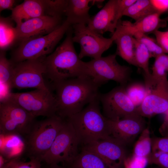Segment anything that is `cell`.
I'll return each instance as SVG.
<instances>
[{"label":"cell","instance_id":"cell-18","mask_svg":"<svg viewBox=\"0 0 168 168\" xmlns=\"http://www.w3.org/2000/svg\"><path fill=\"white\" fill-rule=\"evenodd\" d=\"M161 15L154 13L132 23L127 20L119 21L114 32L112 37L127 33L132 36L137 34L153 33L160 27H164L166 21L160 18Z\"/></svg>","mask_w":168,"mask_h":168},{"label":"cell","instance_id":"cell-27","mask_svg":"<svg viewBox=\"0 0 168 168\" xmlns=\"http://www.w3.org/2000/svg\"><path fill=\"white\" fill-rule=\"evenodd\" d=\"M152 142L149 128H146L140 134L135 145L133 156L147 159L152 152Z\"/></svg>","mask_w":168,"mask_h":168},{"label":"cell","instance_id":"cell-36","mask_svg":"<svg viewBox=\"0 0 168 168\" xmlns=\"http://www.w3.org/2000/svg\"><path fill=\"white\" fill-rule=\"evenodd\" d=\"M152 33L155 36L156 41L165 53L168 54V31H162L157 30Z\"/></svg>","mask_w":168,"mask_h":168},{"label":"cell","instance_id":"cell-20","mask_svg":"<svg viewBox=\"0 0 168 168\" xmlns=\"http://www.w3.org/2000/svg\"><path fill=\"white\" fill-rule=\"evenodd\" d=\"M91 0H68L64 15L66 20L72 25L77 24L86 25L91 18L89 11Z\"/></svg>","mask_w":168,"mask_h":168},{"label":"cell","instance_id":"cell-23","mask_svg":"<svg viewBox=\"0 0 168 168\" xmlns=\"http://www.w3.org/2000/svg\"><path fill=\"white\" fill-rule=\"evenodd\" d=\"M12 21L11 18L0 17V51L5 52L17 41L16 26H14Z\"/></svg>","mask_w":168,"mask_h":168},{"label":"cell","instance_id":"cell-30","mask_svg":"<svg viewBox=\"0 0 168 168\" xmlns=\"http://www.w3.org/2000/svg\"><path fill=\"white\" fill-rule=\"evenodd\" d=\"M68 0H42L44 15L61 18L64 14Z\"/></svg>","mask_w":168,"mask_h":168},{"label":"cell","instance_id":"cell-24","mask_svg":"<svg viewBox=\"0 0 168 168\" xmlns=\"http://www.w3.org/2000/svg\"><path fill=\"white\" fill-rule=\"evenodd\" d=\"M152 69L151 79L146 84L147 86L168 81V55L164 54L156 57Z\"/></svg>","mask_w":168,"mask_h":168},{"label":"cell","instance_id":"cell-15","mask_svg":"<svg viewBox=\"0 0 168 168\" xmlns=\"http://www.w3.org/2000/svg\"><path fill=\"white\" fill-rule=\"evenodd\" d=\"M61 18L43 15L27 20L16 26L20 43L48 34L62 24Z\"/></svg>","mask_w":168,"mask_h":168},{"label":"cell","instance_id":"cell-4","mask_svg":"<svg viewBox=\"0 0 168 168\" xmlns=\"http://www.w3.org/2000/svg\"><path fill=\"white\" fill-rule=\"evenodd\" d=\"M71 25L66 20L57 29L47 35L21 42L10 59L15 64L46 57L53 50Z\"/></svg>","mask_w":168,"mask_h":168},{"label":"cell","instance_id":"cell-33","mask_svg":"<svg viewBox=\"0 0 168 168\" xmlns=\"http://www.w3.org/2000/svg\"><path fill=\"white\" fill-rule=\"evenodd\" d=\"M147 160L149 164H156L161 168H168V153L152 152Z\"/></svg>","mask_w":168,"mask_h":168},{"label":"cell","instance_id":"cell-34","mask_svg":"<svg viewBox=\"0 0 168 168\" xmlns=\"http://www.w3.org/2000/svg\"><path fill=\"white\" fill-rule=\"evenodd\" d=\"M148 163L147 158L132 156L127 157L124 161V168H144Z\"/></svg>","mask_w":168,"mask_h":168},{"label":"cell","instance_id":"cell-40","mask_svg":"<svg viewBox=\"0 0 168 168\" xmlns=\"http://www.w3.org/2000/svg\"><path fill=\"white\" fill-rule=\"evenodd\" d=\"M165 114L164 120L159 128V131L164 137H168V112Z\"/></svg>","mask_w":168,"mask_h":168},{"label":"cell","instance_id":"cell-17","mask_svg":"<svg viewBox=\"0 0 168 168\" xmlns=\"http://www.w3.org/2000/svg\"><path fill=\"white\" fill-rule=\"evenodd\" d=\"M117 0H110L96 14L91 17L87 26L102 35L109 32L113 34L119 21Z\"/></svg>","mask_w":168,"mask_h":168},{"label":"cell","instance_id":"cell-39","mask_svg":"<svg viewBox=\"0 0 168 168\" xmlns=\"http://www.w3.org/2000/svg\"><path fill=\"white\" fill-rule=\"evenodd\" d=\"M16 2L14 0H0V11L8 9L12 10Z\"/></svg>","mask_w":168,"mask_h":168},{"label":"cell","instance_id":"cell-22","mask_svg":"<svg viewBox=\"0 0 168 168\" xmlns=\"http://www.w3.org/2000/svg\"><path fill=\"white\" fill-rule=\"evenodd\" d=\"M111 38L117 45L116 54L129 64L136 67L133 36L128 34L123 33Z\"/></svg>","mask_w":168,"mask_h":168},{"label":"cell","instance_id":"cell-12","mask_svg":"<svg viewBox=\"0 0 168 168\" xmlns=\"http://www.w3.org/2000/svg\"><path fill=\"white\" fill-rule=\"evenodd\" d=\"M73 42L79 44L80 51L78 56L80 59L89 57L96 59L101 57L103 53L111 46L113 40L104 37L90 29L87 25L77 24L72 25Z\"/></svg>","mask_w":168,"mask_h":168},{"label":"cell","instance_id":"cell-14","mask_svg":"<svg viewBox=\"0 0 168 168\" xmlns=\"http://www.w3.org/2000/svg\"><path fill=\"white\" fill-rule=\"evenodd\" d=\"M125 146L111 137L83 146L82 148L95 153L114 168H124V161L127 157Z\"/></svg>","mask_w":168,"mask_h":168},{"label":"cell","instance_id":"cell-5","mask_svg":"<svg viewBox=\"0 0 168 168\" xmlns=\"http://www.w3.org/2000/svg\"><path fill=\"white\" fill-rule=\"evenodd\" d=\"M57 114L34 122L27 134V150L30 157H42L51 147L66 120Z\"/></svg>","mask_w":168,"mask_h":168},{"label":"cell","instance_id":"cell-19","mask_svg":"<svg viewBox=\"0 0 168 168\" xmlns=\"http://www.w3.org/2000/svg\"><path fill=\"white\" fill-rule=\"evenodd\" d=\"M11 18L17 26L30 19L44 15L42 0H25L14 7Z\"/></svg>","mask_w":168,"mask_h":168},{"label":"cell","instance_id":"cell-21","mask_svg":"<svg viewBox=\"0 0 168 168\" xmlns=\"http://www.w3.org/2000/svg\"><path fill=\"white\" fill-rule=\"evenodd\" d=\"M63 166L66 168H114L95 153L82 148L72 161Z\"/></svg>","mask_w":168,"mask_h":168},{"label":"cell","instance_id":"cell-1","mask_svg":"<svg viewBox=\"0 0 168 168\" xmlns=\"http://www.w3.org/2000/svg\"><path fill=\"white\" fill-rule=\"evenodd\" d=\"M49 86L55 92L56 114L64 119L81 111L100 93V86L86 75L52 83Z\"/></svg>","mask_w":168,"mask_h":168},{"label":"cell","instance_id":"cell-41","mask_svg":"<svg viewBox=\"0 0 168 168\" xmlns=\"http://www.w3.org/2000/svg\"><path fill=\"white\" fill-rule=\"evenodd\" d=\"M105 1L103 0H91V4L92 5H95L99 7H101Z\"/></svg>","mask_w":168,"mask_h":168},{"label":"cell","instance_id":"cell-43","mask_svg":"<svg viewBox=\"0 0 168 168\" xmlns=\"http://www.w3.org/2000/svg\"><path fill=\"white\" fill-rule=\"evenodd\" d=\"M164 20H165V21H168V16L166 17V18L165 19H163Z\"/></svg>","mask_w":168,"mask_h":168},{"label":"cell","instance_id":"cell-38","mask_svg":"<svg viewBox=\"0 0 168 168\" xmlns=\"http://www.w3.org/2000/svg\"><path fill=\"white\" fill-rule=\"evenodd\" d=\"M118 12L119 20L123 16L125 11L136 0H117Z\"/></svg>","mask_w":168,"mask_h":168},{"label":"cell","instance_id":"cell-13","mask_svg":"<svg viewBox=\"0 0 168 168\" xmlns=\"http://www.w3.org/2000/svg\"><path fill=\"white\" fill-rule=\"evenodd\" d=\"M146 96L137 108L138 114L143 117L151 118L168 112V81L146 88Z\"/></svg>","mask_w":168,"mask_h":168},{"label":"cell","instance_id":"cell-2","mask_svg":"<svg viewBox=\"0 0 168 168\" xmlns=\"http://www.w3.org/2000/svg\"><path fill=\"white\" fill-rule=\"evenodd\" d=\"M71 27L66 37L53 53L44 59L45 76L51 83L86 75L85 62L75 50Z\"/></svg>","mask_w":168,"mask_h":168},{"label":"cell","instance_id":"cell-32","mask_svg":"<svg viewBox=\"0 0 168 168\" xmlns=\"http://www.w3.org/2000/svg\"><path fill=\"white\" fill-rule=\"evenodd\" d=\"M41 160L39 158L30 157L27 161H23L16 158L9 160L2 168H41Z\"/></svg>","mask_w":168,"mask_h":168},{"label":"cell","instance_id":"cell-42","mask_svg":"<svg viewBox=\"0 0 168 168\" xmlns=\"http://www.w3.org/2000/svg\"><path fill=\"white\" fill-rule=\"evenodd\" d=\"M49 166L48 168H66L64 166H61L58 164H52L49 165Z\"/></svg>","mask_w":168,"mask_h":168},{"label":"cell","instance_id":"cell-37","mask_svg":"<svg viewBox=\"0 0 168 168\" xmlns=\"http://www.w3.org/2000/svg\"><path fill=\"white\" fill-rule=\"evenodd\" d=\"M156 13L160 15L168 10V0H150Z\"/></svg>","mask_w":168,"mask_h":168},{"label":"cell","instance_id":"cell-9","mask_svg":"<svg viewBox=\"0 0 168 168\" xmlns=\"http://www.w3.org/2000/svg\"><path fill=\"white\" fill-rule=\"evenodd\" d=\"M5 98L16 103L35 118L39 116L49 117L56 114V100L51 90L36 89L25 92H11Z\"/></svg>","mask_w":168,"mask_h":168},{"label":"cell","instance_id":"cell-6","mask_svg":"<svg viewBox=\"0 0 168 168\" xmlns=\"http://www.w3.org/2000/svg\"><path fill=\"white\" fill-rule=\"evenodd\" d=\"M115 53L85 62V74L100 86L110 80L126 86L130 79L132 69L117 61Z\"/></svg>","mask_w":168,"mask_h":168},{"label":"cell","instance_id":"cell-16","mask_svg":"<svg viewBox=\"0 0 168 168\" xmlns=\"http://www.w3.org/2000/svg\"><path fill=\"white\" fill-rule=\"evenodd\" d=\"M109 122L110 137L125 146L147 128L144 118L138 114L116 121L109 119Z\"/></svg>","mask_w":168,"mask_h":168},{"label":"cell","instance_id":"cell-29","mask_svg":"<svg viewBox=\"0 0 168 168\" xmlns=\"http://www.w3.org/2000/svg\"><path fill=\"white\" fill-rule=\"evenodd\" d=\"M14 64L7 58L5 51L0 53V85L7 86L11 89V83L12 76Z\"/></svg>","mask_w":168,"mask_h":168},{"label":"cell","instance_id":"cell-31","mask_svg":"<svg viewBox=\"0 0 168 168\" xmlns=\"http://www.w3.org/2000/svg\"><path fill=\"white\" fill-rule=\"evenodd\" d=\"M133 37L145 45L149 52L151 58H155L159 55L165 54L163 49L156 40L146 34H137Z\"/></svg>","mask_w":168,"mask_h":168},{"label":"cell","instance_id":"cell-10","mask_svg":"<svg viewBox=\"0 0 168 168\" xmlns=\"http://www.w3.org/2000/svg\"><path fill=\"white\" fill-rule=\"evenodd\" d=\"M45 57L26 60L14 64L11 89L34 88L51 90L44 78L45 71L43 62Z\"/></svg>","mask_w":168,"mask_h":168},{"label":"cell","instance_id":"cell-3","mask_svg":"<svg viewBox=\"0 0 168 168\" xmlns=\"http://www.w3.org/2000/svg\"><path fill=\"white\" fill-rule=\"evenodd\" d=\"M100 93L81 111L66 119L82 146L111 137L109 119L100 112Z\"/></svg>","mask_w":168,"mask_h":168},{"label":"cell","instance_id":"cell-28","mask_svg":"<svg viewBox=\"0 0 168 168\" xmlns=\"http://www.w3.org/2000/svg\"><path fill=\"white\" fill-rule=\"evenodd\" d=\"M126 93L134 105L137 108L144 100L147 93L144 84L139 82L132 83L125 87Z\"/></svg>","mask_w":168,"mask_h":168},{"label":"cell","instance_id":"cell-8","mask_svg":"<svg viewBox=\"0 0 168 168\" xmlns=\"http://www.w3.org/2000/svg\"><path fill=\"white\" fill-rule=\"evenodd\" d=\"M35 118L9 99L5 98L0 100L1 135H27L34 122Z\"/></svg>","mask_w":168,"mask_h":168},{"label":"cell","instance_id":"cell-7","mask_svg":"<svg viewBox=\"0 0 168 168\" xmlns=\"http://www.w3.org/2000/svg\"><path fill=\"white\" fill-rule=\"evenodd\" d=\"M80 144L74 129L66 119L50 148L42 157L41 161L49 165L62 163L64 166L77 155Z\"/></svg>","mask_w":168,"mask_h":168},{"label":"cell","instance_id":"cell-26","mask_svg":"<svg viewBox=\"0 0 168 168\" xmlns=\"http://www.w3.org/2000/svg\"><path fill=\"white\" fill-rule=\"evenodd\" d=\"M154 13L150 0H136L125 11L123 16L130 17L136 21Z\"/></svg>","mask_w":168,"mask_h":168},{"label":"cell","instance_id":"cell-25","mask_svg":"<svg viewBox=\"0 0 168 168\" xmlns=\"http://www.w3.org/2000/svg\"><path fill=\"white\" fill-rule=\"evenodd\" d=\"M134 58L137 67L142 69L143 72L145 83L149 82L151 73L149 69V52L142 43L134 38Z\"/></svg>","mask_w":168,"mask_h":168},{"label":"cell","instance_id":"cell-35","mask_svg":"<svg viewBox=\"0 0 168 168\" xmlns=\"http://www.w3.org/2000/svg\"><path fill=\"white\" fill-rule=\"evenodd\" d=\"M152 153H168V137H158L152 139Z\"/></svg>","mask_w":168,"mask_h":168},{"label":"cell","instance_id":"cell-11","mask_svg":"<svg viewBox=\"0 0 168 168\" xmlns=\"http://www.w3.org/2000/svg\"><path fill=\"white\" fill-rule=\"evenodd\" d=\"M125 86L120 85L105 94L100 93L103 115L116 121L138 114L137 107L127 95Z\"/></svg>","mask_w":168,"mask_h":168}]
</instances>
